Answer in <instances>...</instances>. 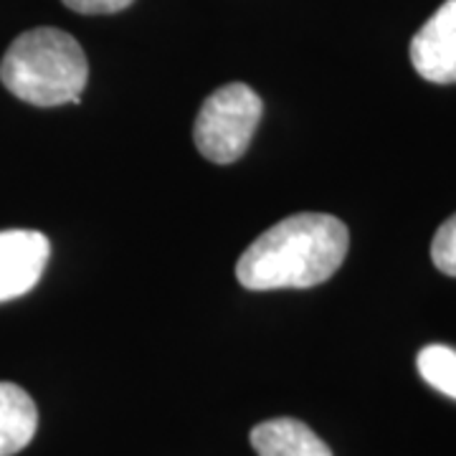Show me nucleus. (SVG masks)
<instances>
[{
	"label": "nucleus",
	"instance_id": "20e7f679",
	"mask_svg": "<svg viewBox=\"0 0 456 456\" xmlns=\"http://www.w3.org/2000/svg\"><path fill=\"white\" fill-rule=\"evenodd\" d=\"M49 256L51 244L41 231H0V305L31 292L44 277Z\"/></svg>",
	"mask_w": 456,
	"mask_h": 456
},
{
	"label": "nucleus",
	"instance_id": "f03ea898",
	"mask_svg": "<svg viewBox=\"0 0 456 456\" xmlns=\"http://www.w3.org/2000/svg\"><path fill=\"white\" fill-rule=\"evenodd\" d=\"M3 86L33 107L79 104L89 82V61L71 33L31 28L20 33L0 61Z\"/></svg>",
	"mask_w": 456,
	"mask_h": 456
},
{
	"label": "nucleus",
	"instance_id": "7ed1b4c3",
	"mask_svg": "<svg viewBox=\"0 0 456 456\" xmlns=\"http://www.w3.org/2000/svg\"><path fill=\"white\" fill-rule=\"evenodd\" d=\"M264 102L246 84H226L203 102L193 125L198 152L216 165L236 163L259 127Z\"/></svg>",
	"mask_w": 456,
	"mask_h": 456
},
{
	"label": "nucleus",
	"instance_id": "f257e3e1",
	"mask_svg": "<svg viewBox=\"0 0 456 456\" xmlns=\"http://www.w3.org/2000/svg\"><path fill=\"white\" fill-rule=\"evenodd\" d=\"M350 233L330 213H297L266 228L236 264V279L248 292L310 289L342 266Z\"/></svg>",
	"mask_w": 456,
	"mask_h": 456
},
{
	"label": "nucleus",
	"instance_id": "423d86ee",
	"mask_svg": "<svg viewBox=\"0 0 456 456\" xmlns=\"http://www.w3.org/2000/svg\"><path fill=\"white\" fill-rule=\"evenodd\" d=\"M251 446L259 456H332L325 441L297 419H272L254 426Z\"/></svg>",
	"mask_w": 456,
	"mask_h": 456
},
{
	"label": "nucleus",
	"instance_id": "39448f33",
	"mask_svg": "<svg viewBox=\"0 0 456 456\" xmlns=\"http://www.w3.org/2000/svg\"><path fill=\"white\" fill-rule=\"evenodd\" d=\"M411 64L431 84H456V0H446L411 41Z\"/></svg>",
	"mask_w": 456,
	"mask_h": 456
},
{
	"label": "nucleus",
	"instance_id": "6e6552de",
	"mask_svg": "<svg viewBox=\"0 0 456 456\" xmlns=\"http://www.w3.org/2000/svg\"><path fill=\"white\" fill-rule=\"evenodd\" d=\"M416 368L431 388L456 401V350L449 345H426Z\"/></svg>",
	"mask_w": 456,
	"mask_h": 456
},
{
	"label": "nucleus",
	"instance_id": "1a4fd4ad",
	"mask_svg": "<svg viewBox=\"0 0 456 456\" xmlns=\"http://www.w3.org/2000/svg\"><path fill=\"white\" fill-rule=\"evenodd\" d=\"M431 261L446 277H456V213L446 218L431 241Z\"/></svg>",
	"mask_w": 456,
	"mask_h": 456
},
{
	"label": "nucleus",
	"instance_id": "9d476101",
	"mask_svg": "<svg viewBox=\"0 0 456 456\" xmlns=\"http://www.w3.org/2000/svg\"><path fill=\"white\" fill-rule=\"evenodd\" d=\"M69 11L84 13V16H104V13H119L130 8L134 0H61Z\"/></svg>",
	"mask_w": 456,
	"mask_h": 456
},
{
	"label": "nucleus",
	"instance_id": "0eeeda50",
	"mask_svg": "<svg viewBox=\"0 0 456 456\" xmlns=\"http://www.w3.org/2000/svg\"><path fill=\"white\" fill-rule=\"evenodd\" d=\"M38 428V411L31 395L16 383H0V456L26 449Z\"/></svg>",
	"mask_w": 456,
	"mask_h": 456
}]
</instances>
